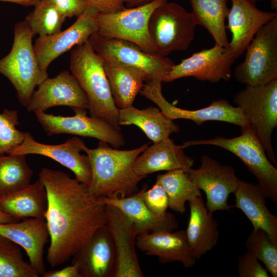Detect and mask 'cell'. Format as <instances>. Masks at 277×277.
<instances>
[{
	"mask_svg": "<svg viewBox=\"0 0 277 277\" xmlns=\"http://www.w3.org/2000/svg\"><path fill=\"white\" fill-rule=\"evenodd\" d=\"M38 177L45 186L48 207L45 215L50 235L46 260L52 267L65 264L106 225V204L88 186L66 172L43 168Z\"/></svg>",
	"mask_w": 277,
	"mask_h": 277,
	"instance_id": "6da1fadb",
	"label": "cell"
},
{
	"mask_svg": "<svg viewBox=\"0 0 277 277\" xmlns=\"http://www.w3.org/2000/svg\"><path fill=\"white\" fill-rule=\"evenodd\" d=\"M149 145L120 150L103 141L94 149L85 144L83 151L89 158L92 173L89 191L95 196L107 197H127L137 192V185L143 177L135 172L133 165Z\"/></svg>",
	"mask_w": 277,
	"mask_h": 277,
	"instance_id": "7a4b0ae2",
	"label": "cell"
},
{
	"mask_svg": "<svg viewBox=\"0 0 277 277\" xmlns=\"http://www.w3.org/2000/svg\"><path fill=\"white\" fill-rule=\"evenodd\" d=\"M70 70L86 94L90 115L121 129L119 109L114 102L103 62L89 41L72 49Z\"/></svg>",
	"mask_w": 277,
	"mask_h": 277,
	"instance_id": "3957f363",
	"label": "cell"
},
{
	"mask_svg": "<svg viewBox=\"0 0 277 277\" xmlns=\"http://www.w3.org/2000/svg\"><path fill=\"white\" fill-rule=\"evenodd\" d=\"M33 36L24 21L17 23L12 48L0 60V73L10 82L19 102L25 107L35 88L48 77L40 69L32 43Z\"/></svg>",
	"mask_w": 277,
	"mask_h": 277,
	"instance_id": "277c9868",
	"label": "cell"
},
{
	"mask_svg": "<svg viewBox=\"0 0 277 277\" xmlns=\"http://www.w3.org/2000/svg\"><path fill=\"white\" fill-rule=\"evenodd\" d=\"M233 102L241 109L267 157L276 167L271 136L277 127V78L263 85H246L235 94Z\"/></svg>",
	"mask_w": 277,
	"mask_h": 277,
	"instance_id": "5b68a950",
	"label": "cell"
},
{
	"mask_svg": "<svg viewBox=\"0 0 277 277\" xmlns=\"http://www.w3.org/2000/svg\"><path fill=\"white\" fill-rule=\"evenodd\" d=\"M237 137L192 140L183 143L185 148L202 145L216 146L238 157L257 179L266 198L277 202V168L268 159L263 146L250 128L241 129Z\"/></svg>",
	"mask_w": 277,
	"mask_h": 277,
	"instance_id": "8992f818",
	"label": "cell"
},
{
	"mask_svg": "<svg viewBox=\"0 0 277 277\" xmlns=\"http://www.w3.org/2000/svg\"><path fill=\"white\" fill-rule=\"evenodd\" d=\"M196 26L191 13L176 3L167 1L157 7L148 22L156 54L167 56L186 50L194 39Z\"/></svg>",
	"mask_w": 277,
	"mask_h": 277,
	"instance_id": "52a82bcc",
	"label": "cell"
},
{
	"mask_svg": "<svg viewBox=\"0 0 277 277\" xmlns=\"http://www.w3.org/2000/svg\"><path fill=\"white\" fill-rule=\"evenodd\" d=\"M245 51L233 73L238 82L256 86L277 78V16L260 29Z\"/></svg>",
	"mask_w": 277,
	"mask_h": 277,
	"instance_id": "ba28073f",
	"label": "cell"
},
{
	"mask_svg": "<svg viewBox=\"0 0 277 277\" xmlns=\"http://www.w3.org/2000/svg\"><path fill=\"white\" fill-rule=\"evenodd\" d=\"M167 1L154 0L140 6L125 7L113 13H99L96 17L97 33L105 37L132 43L147 53L156 54L149 32L148 22L153 11Z\"/></svg>",
	"mask_w": 277,
	"mask_h": 277,
	"instance_id": "9c48e42d",
	"label": "cell"
},
{
	"mask_svg": "<svg viewBox=\"0 0 277 277\" xmlns=\"http://www.w3.org/2000/svg\"><path fill=\"white\" fill-rule=\"evenodd\" d=\"M89 42L102 60L113 61L137 68L146 75L147 82L163 79L175 64L167 56L143 51L132 43L103 36L98 33Z\"/></svg>",
	"mask_w": 277,
	"mask_h": 277,
	"instance_id": "30bf717a",
	"label": "cell"
},
{
	"mask_svg": "<svg viewBox=\"0 0 277 277\" xmlns=\"http://www.w3.org/2000/svg\"><path fill=\"white\" fill-rule=\"evenodd\" d=\"M74 115H55L45 112H35L36 119L48 136L68 134L93 137L119 148L125 144L121 129L108 122L88 116L87 109L73 108Z\"/></svg>",
	"mask_w": 277,
	"mask_h": 277,
	"instance_id": "8fae6325",
	"label": "cell"
},
{
	"mask_svg": "<svg viewBox=\"0 0 277 277\" xmlns=\"http://www.w3.org/2000/svg\"><path fill=\"white\" fill-rule=\"evenodd\" d=\"M160 80L146 82L141 94L155 104L168 118L174 120L187 119L200 126L208 121H217L236 125L244 129L249 125L238 106H233L227 100L213 101L207 107L196 110L184 109L170 103L163 95Z\"/></svg>",
	"mask_w": 277,
	"mask_h": 277,
	"instance_id": "7c38bea8",
	"label": "cell"
},
{
	"mask_svg": "<svg viewBox=\"0 0 277 277\" xmlns=\"http://www.w3.org/2000/svg\"><path fill=\"white\" fill-rule=\"evenodd\" d=\"M95 7L88 6L84 12L67 29L54 34L38 37L33 45L41 70L45 73L50 64L61 54L88 41L97 33Z\"/></svg>",
	"mask_w": 277,
	"mask_h": 277,
	"instance_id": "4fadbf2b",
	"label": "cell"
},
{
	"mask_svg": "<svg viewBox=\"0 0 277 277\" xmlns=\"http://www.w3.org/2000/svg\"><path fill=\"white\" fill-rule=\"evenodd\" d=\"M189 177L206 194L205 206L213 213L217 210H229V195L236 190L239 179L234 168L223 165L217 161L204 155L197 169L192 168L185 171Z\"/></svg>",
	"mask_w": 277,
	"mask_h": 277,
	"instance_id": "5bb4252c",
	"label": "cell"
},
{
	"mask_svg": "<svg viewBox=\"0 0 277 277\" xmlns=\"http://www.w3.org/2000/svg\"><path fill=\"white\" fill-rule=\"evenodd\" d=\"M84 144L77 137L60 144H46L36 141L31 133L26 132L23 142L7 154H36L49 157L70 169L77 181L89 186L92 180L90 161L87 154L81 153Z\"/></svg>",
	"mask_w": 277,
	"mask_h": 277,
	"instance_id": "9a60e30c",
	"label": "cell"
},
{
	"mask_svg": "<svg viewBox=\"0 0 277 277\" xmlns=\"http://www.w3.org/2000/svg\"><path fill=\"white\" fill-rule=\"evenodd\" d=\"M226 48L215 44L212 48L196 52L175 64L163 79L171 82L186 77H194L201 81L213 83L221 80L229 81L232 76L231 66L236 60L227 56Z\"/></svg>",
	"mask_w": 277,
	"mask_h": 277,
	"instance_id": "2e32d148",
	"label": "cell"
},
{
	"mask_svg": "<svg viewBox=\"0 0 277 277\" xmlns=\"http://www.w3.org/2000/svg\"><path fill=\"white\" fill-rule=\"evenodd\" d=\"M56 106L88 108L86 94L74 75L66 70L43 81L25 108L28 112L35 113Z\"/></svg>",
	"mask_w": 277,
	"mask_h": 277,
	"instance_id": "e0dca14e",
	"label": "cell"
},
{
	"mask_svg": "<svg viewBox=\"0 0 277 277\" xmlns=\"http://www.w3.org/2000/svg\"><path fill=\"white\" fill-rule=\"evenodd\" d=\"M229 1L232 6L226 26L232 37L225 53L236 60L245 52L260 29L277 16V13L262 11L250 0Z\"/></svg>",
	"mask_w": 277,
	"mask_h": 277,
	"instance_id": "ac0fdd59",
	"label": "cell"
},
{
	"mask_svg": "<svg viewBox=\"0 0 277 277\" xmlns=\"http://www.w3.org/2000/svg\"><path fill=\"white\" fill-rule=\"evenodd\" d=\"M71 259L81 277H114L116 252L107 225L98 229Z\"/></svg>",
	"mask_w": 277,
	"mask_h": 277,
	"instance_id": "d6986e66",
	"label": "cell"
},
{
	"mask_svg": "<svg viewBox=\"0 0 277 277\" xmlns=\"http://www.w3.org/2000/svg\"><path fill=\"white\" fill-rule=\"evenodd\" d=\"M106 205V225L111 234L116 256L114 277L144 276L135 251L137 234L132 223L117 208Z\"/></svg>",
	"mask_w": 277,
	"mask_h": 277,
	"instance_id": "ffe728a7",
	"label": "cell"
},
{
	"mask_svg": "<svg viewBox=\"0 0 277 277\" xmlns=\"http://www.w3.org/2000/svg\"><path fill=\"white\" fill-rule=\"evenodd\" d=\"M0 234L23 248L29 263L40 275L46 271L44 248L50 240L45 219L30 217L16 222L0 223Z\"/></svg>",
	"mask_w": 277,
	"mask_h": 277,
	"instance_id": "44dd1931",
	"label": "cell"
},
{
	"mask_svg": "<svg viewBox=\"0 0 277 277\" xmlns=\"http://www.w3.org/2000/svg\"><path fill=\"white\" fill-rule=\"evenodd\" d=\"M136 246L146 255L157 256L163 264L179 262L189 268L195 264L196 259L184 230L175 232L160 230L138 235Z\"/></svg>",
	"mask_w": 277,
	"mask_h": 277,
	"instance_id": "7402d4cb",
	"label": "cell"
},
{
	"mask_svg": "<svg viewBox=\"0 0 277 277\" xmlns=\"http://www.w3.org/2000/svg\"><path fill=\"white\" fill-rule=\"evenodd\" d=\"M185 148L183 145L175 144L169 137L153 143L137 157L134 171L143 178L160 171H186L192 168L194 160L185 154Z\"/></svg>",
	"mask_w": 277,
	"mask_h": 277,
	"instance_id": "603a6c76",
	"label": "cell"
},
{
	"mask_svg": "<svg viewBox=\"0 0 277 277\" xmlns=\"http://www.w3.org/2000/svg\"><path fill=\"white\" fill-rule=\"evenodd\" d=\"M102 197L106 205L117 208L130 220L137 235L160 230L172 232L178 227L173 214L168 212L164 219L154 215L144 203L140 191L127 197Z\"/></svg>",
	"mask_w": 277,
	"mask_h": 277,
	"instance_id": "cb8c5ba5",
	"label": "cell"
},
{
	"mask_svg": "<svg viewBox=\"0 0 277 277\" xmlns=\"http://www.w3.org/2000/svg\"><path fill=\"white\" fill-rule=\"evenodd\" d=\"M234 194L235 207L247 216L254 229H262L277 244V216L266 204V197L259 184L239 180Z\"/></svg>",
	"mask_w": 277,
	"mask_h": 277,
	"instance_id": "d4e9b609",
	"label": "cell"
},
{
	"mask_svg": "<svg viewBox=\"0 0 277 277\" xmlns=\"http://www.w3.org/2000/svg\"><path fill=\"white\" fill-rule=\"evenodd\" d=\"M190 217L186 231L187 239L196 259L212 249L219 236L217 223L205 206L202 197L189 202Z\"/></svg>",
	"mask_w": 277,
	"mask_h": 277,
	"instance_id": "484cf974",
	"label": "cell"
},
{
	"mask_svg": "<svg viewBox=\"0 0 277 277\" xmlns=\"http://www.w3.org/2000/svg\"><path fill=\"white\" fill-rule=\"evenodd\" d=\"M102 61L116 106L118 109H123L133 105L136 95L144 87V83L147 82L145 74L129 66Z\"/></svg>",
	"mask_w": 277,
	"mask_h": 277,
	"instance_id": "4316f807",
	"label": "cell"
},
{
	"mask_svg": "<svg viewBox=\"0 0 277 277\" xmlns=\"http://www.w3.org/2000/svg\"><path fill=\"white\" fill-rule=\"evenodd\" d=\"M47 207L46 190L39 177L25 187L0 198V210L19 220L45 219Z\"/></svg>",
	"mask_w": 277,
	"mask_h": 277,
	"instance_id": "83f0119b",
	"label": "cell"
},
{
	"mask_svg": "<svg viewBox=\"0 0 277 277\" xmlns=\"http://www.w3.org/2000/svg\"><path fill=\"white\" fill-rule=\"evenodd\" d=\"M120 126L134 125L140 128L153 143L159 142L180 131L173 120L166 117L154 106L140 109L133 105L119 109Z\"/></svg>",
	"mask_w": 277,
	"mask_h": 277,
	"instance_id": "f1b7e54d",
	"label": "cell"
},
{
	"mask_svg": "<svg viewBox=\"0 0 277 277\" xmlns=\"http://www.w3.org/2000/svg\"><path fill=\"white\" fill-rule=\"evenodd\" d=\"M229 0H189L192 14L197 25L206 29L215 44L227 49L229 41L226 33V19L230 9Z\"/></svg>",
	"mask_w": 277,
	"mask_h": 277,
	"instance_id": "f546056e",
	"label": "cell"
},
{
	"mask_svg": "<svg viewBox=\"0 0 277 277\" xmlns=\"http://www.w3.org/2000/svg\"><path fill=\"white\" fill-rule=\"evenodd\" d=\"M155 182L165 190L168 197L169 207L181 214L185 212L187 202L202 196L201 190L184 170H174L159 174Z\"/></svg>",
	"mask_w": 277,
	"mask_h": 277,
	"instance_id": "4dcf8cb0",
	"label": "cell"
},
{
	"mask_svg": "<svg viewBox=\"0 0 277 277\" xmlns=\"http://www.w3.org/2000/svg\"><path fill=\"white\" fill-rule=\"evenodd\" d=\"M26 155H0V198L21 189L31 183L33 171Z\"/></svg>",
	"mask_w": 277,
	"mask_h": 277,
	"instance_id": "1f68e13d",
	"label": "cell"
},
{
	"mask_svg": "<svg viewBox=\"0 0 277 277\" xmlns=\"http://www.w3.org/2000/svg\"><path fill=\"white\" fill-rule=\"evenodd\" d=\"M24 21L34 36H49L61 31L66 18L58 12L51 0H39Z\"/></svg>",
	"mask_w": 277,
	"mask_h": 277,
	"instance_id": "d6a6232c",
	"label": "cell"
},
{
	"mask_svg": "<svg viewBox=\"0 0 277 277\" xmlns=\"http://www.w3.org/2000/svg\"><path fill=\"white\" fill-rule=\"evenodd\" d=\"M24 258L21 247L0 234V277H39Z\"/></svg>",
	"mask_w": 277,
	"mask_h": 277,
	"instance_id": "836d02e7",
	"label": "cell"
},
{
	"mask_svg": "<svg viewBox=\"0 0 277 277\" xmlns=\"http://www.w3.org/2000/svg\"><path fill=\"white\" fill-rule=\"evenodd\" d=\"M247 251L262 261L272 276H277V244L262 229H254L247 239Z\"/></svg>",
	"mask_w": 277,
	"mask_h": 277,
	"instance_id": "e575fe53",
	"label": "cell"
},
{
	"mask_svg": "<svg viewBox=\"0 0 277 277\" xmlns=\"http://www.w3.org/2000/svg\"><path fill=\"white\" fill-rule=\"evenodd\" d=\"M19 124L16 110L4 109L0 112V155L8 153L24 140L26 132L17 128Z\"/></svg>",
	"mask_w": 277,
	"mask_h": 277,
	"instance_id": "d590c367",
	"label": "cell"
},
{
	"mask_svg": "<svg viewBox=\"0 0 277 277\" xmlns=\"http://www.w3.org/2000/svg\"><path fill=\"white\" fill-rule=\"evenodd\" d=\"M141 197L150 211L160 219L165 218L168 212L169 200L163 187L159 183H155L152 188L143 189L140 191Z\"/></svg>",
	"mask_w": 277,
	"mask_h": 277,
	"instance_id": "8d00e7d4",
	"label": "cell"
},
{
	"mask_svg": "<svg viewBox=\"0 0 277 277\" xmlns=\"http://www.w3.org/2000/svg\"><path fill=\"white\" fill-rule=\"evenodd\" d=\"M237 270L240 277H268V271L259 260L247 251L238 259Z\"/></svg>",
	"mask_w": 277,
	"mask_h": 277,
	"instance_id": "74e56055",
	"label": "cell"
},
{
	"mask_svg": "<svg viewBox=\"0 0 277 277\" xmlns=\"http://www.w3.org/2000/svg\"><path fill=\"white\" fill-rule=\"evenodd\" d=\"M62 16L66 18L81 15L88 6L85 0H51Z\"/></svg>",
	"mask_w": 277,
	"mask_h": 277,
	"instance_id": "f35d334b",
	"label": "cell"
},
{
	"mask_svg": "<svg viewBox=\"0 0 277 277\" xmlns=\"http://www.w3.org/2000/svg\"><path fill=\"white\" fill-rule=\"evenodd\" d=\"M88 6L96 7L100 13H113L125 8L126 0H85Z\"/></svg>",
	"mask_w": 277,
	"mask_h": 277,
	"instance_id": "ab89813d",
	"label": "cell"
},
{
	"mask_svg": "<svg viewBox=\"0 0 277 277\" xmlns=\"http://www.w3.org/2000/svg\"><path fill=\"white\" fill-rule=\"evenodd\" d=\"M43 277H81L77 267L71 264L61 269L45 271Z\"/></svg>",
	"mask_w": 277,
	"mask_h": 277,
	"instance_id": "60d3db41",
	"label": "cell"
},
{
	"mask_svg": "<svg viewBox=\"0 0 277 277\" xmlns=\"http://www.w3.org/2000/svg\"><path fill=\"white\" fill-rule=\"evenodd\" d=\"M21 220L15 218L0 210V223H9L19 221Z\"/></svg>",
	"mask_w": 277,
	"mask_h": 277,
	"instance_id": "b9f144b4",
	"label": "cell"
},
{
	"mask_svg": "<svg viewBox=\"0 0 277 277\" xmlns=\"http://www.w3.org/2000/svg\"><path fill=\"white\" fill-rule=\"evenodd\" d=\"M154 0H126L125 6L126 8H132L145 5Z\"/></svg>",
	"mask_w": 277,
	"mask_h": 277,
	"instance_id": "7bdbcfd3",
	"label": "cell"
},
{
	"mask_svg": "<svg viewBox=\"0 0 277 277\" xmlns=\"http://www.w3.org/2000/svg\"><path fill=\"white\" fill-rule=\"evenodd\" d=\"M38 1L39 0H0V1L16 3L26 7L34 6Z\"/></svg>",
	"mask_w": 277,
	"mask_h": 277,
	"instance_id": "ee69618b",
	"label": "cell"
},
{
	"mask_svg": "<svg viewBox=\"0 0 277 277\" xmlns=\"http://www.w3.org/2000/svg\"><path fill=\"white\" fill-rule=\"evenodd\" d=\"M270 7L272 10H277V0H270Z\"/></svg>",
	"mask_w": 277,
	"mask_h": 277,
	"instance_id": "f6af8a7d",
	"label": "cell"
},
{
	"mask_svg": "<svg viewBox=\"0 0 277 277\" xmlns=\"http://www.w3.org/2000/svg\"><path fill=\"white\" fill-rule=\"evenodd\" d=\"M250 1H252V2L255 3L257 2L262 1H264V0H250Z\"/></svg>",
	"mask_w": 277,
	"mask_h": 277,
	"instance_id": "bcb514c9",
	"label": "cell"
}]
</instances>
